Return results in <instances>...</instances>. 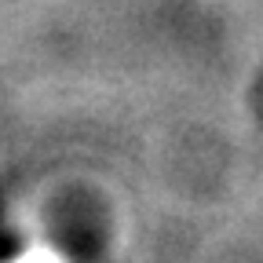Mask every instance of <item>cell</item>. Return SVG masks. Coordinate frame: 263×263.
Segmentation results:
<instances>
[{
	"label": "cell",
	"instance_id": "1",
	"mask_svg": "<svg viewBox=\"0 0 263 263\" xmlns=\"http://www.w3.org/2000/svg\"><path fill=\"white\" fill-rule=\"evenodd\" d=\"M259 106H263V81H259Z\"/></svg>",
	"mask_w": 263,
	"mask_h": 263
}]
</instances>
